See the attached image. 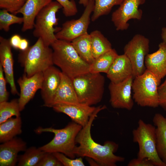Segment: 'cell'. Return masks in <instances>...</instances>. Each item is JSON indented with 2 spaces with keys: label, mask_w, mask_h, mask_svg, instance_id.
Segmentation results:
<instances>
[{
  "label": "cell",
  "mask_w": 166,
  "mask_h": 166,
  "mask_svg": "<svg viewBox=\"0 0 166 166\" xmlns=\"http://www.w3.org/2000/svg\"><path fill=\"white\" fill-rule=\"evenodd\" d=\"M105 108V105L98 106L88 123L82 128L76 138V144L79 145L75 147L74 153L78 157L92 159L100 166H116L117 162L125 160L124 157L114 154L118 150V145L111 141H107L101 145L95 142L91 135V129L94 120L98 113Z\"/></svg>",
  "instance_id": "cell-1"
},
{
  "label": "cell",
  "mask_w": 166,
  "mask_h": 166,
  "mask_svg": "<svg viewBox=\"0 0 166 166\" xmlns=\"http://www.w3.org/2000/svg\"><path fill=\"white\" fill-rule=\"evenodd\" d=\"M50 46L53 64L71 79L89 72L90 65L81 57L71 42L57 39Z\"/></svg>",
  "instance_id": "cell-2"
},
{
  "label": "cell",
  "mask_w": 166,
  "mask_h": 166,
  "mask_svg": "<svg viewBox=\"0 0 166 166\" xmlns=\"http://www.w3.org/2000/svg\"><path fill=\"white\" fill-rule=\"evenodd\" d=\"M82 128L81 126L73 121L60 129L39 127L34 130L36 133L50 132L53 133L54 136L50 142L39 148L45 152H60L74 159L76 156L74 151L76 146V138Z\"/></svg>",
  "instance_id": "cell-3"
},
{
  "label": "cell",
  "mask_w": 166,
  "mask_h": 166,
  "mask_svg": "<svg viewBox=\"0 0 166 166\" xmlns=\"http://www.w3.org/2000/svg\"><path fill=\"white\" fill-rule=\"evenodd\" d=\"M53 53L52 48L45 45L41 38L26 50L21 51L18 61L24 68V74L30 77L53 65Z\"/></svg>",
  "instance_id": "cell-4"
},
{
  "label": "cell",
  "mask_w": 166,
  "mask_h": 166,
  "mask_svg": "<svg viewBox=\"0 0 166 166\" xmlns=\"http://www.w3.org/2000/svg\"><path fill=\"white\" fill-rule=\"evenodd\" d=\"M72 79L79 103L91 106L101 101L105 78L101 73L89 72Z\"/></svg>",
  "instance_id": "cell-5"
},
{
  "label": "cell",
  "mask_w": 166,
  "mask_h": 166,
  "mask_svg": "<svg viewBox=\"0 0 166 166\" xmlns=\"http://www.w3.org/2000/svg\"><path fill=\"white\" fill-rule=\"evenodd\" d=\"M138 126L132 132L133 141L138 143L137 157L147 159L156 166H166L157 153L156 148V127L139 119Z\"/></svg>",
  "instance_id": "cell-6"
},
{
  "label": "cell",
  "mask_w": 166,
  "mask_h": 166,
  "mask_svg": "<svg viewBox=\"0 0 166 166\" xmlns=\"http://www.w3.org/2000/svg\"><path fill=\"white\" fill-rule=\"evenodd\" d=\"M62 8L57 2L52 1L40 11L35 18L33 36L41 38L47 46H50L57 39L55 33L59 31L61 28H55L54 26L58 24L57 13Z\"/></svg>",
  "instance_id": "cell-7"
},
{
  "label": "cell",
  "mask_w": 166,
  "mask_h": 166,
  "mask_svg": "<svg viewBox=\"0 0 166 166\" xmlns=\"http://www.w3.org/2000/svg\"><path fill=\"white\" fill-rule=\"evenodd\" d=\"M159 85L156 77L146 69L143 74L134 78L132 90L134 101L141 107H158L159 106L158 88Z\"/></svg>",
  "instance_id": "cell-8"
},
{
  "label": "cell",
  "mask_w": 166,
  "mask_h": 166,
  "mask_svg": "<svg viewBox=\"0 0 166 166\" xmlns=\"http://www.w3.org/2000/svg\"><path fill=\"white\" fill-rule=\"evenodd\" d=\"M149 43L147 38L142 35L136 34L124 47V54L132 64L134 78L143 74L146 69L144 60L149 52Z\"/></svg>",
  "instance_id": "cell-9"
},
{
  "label": "cell",
  "mask_w": 166,
  "mask_h": 166,
  "mask_svg": "<svg viewBox=\"0 0 166 166\" xmlns=\"http://www.w3.org/2000/svg\"><path fill=\"white\" fill-rule=\"evenodd\" d=\"M94 7V0H89L80 18L67 21L62 24L60 30L55 34L56 38L71 42L77 37L87 33L91 15Z\"/></svg>",
  "instance_id": "cell-10"
},
{
  "label": "cell",
  "mask_w": 166,
  "mask_h": 166,
  "mask_svg": "<svg viewBox=\"0 0 166 166\" xmlns=\"http://www.w3.org/2000/svg\"><path fill=\"white\" fill-rule=\"evenodd\" d=\"M145 0H124L118 8L112 15L111 21L117 30H124L129 26L128 23L131 19L140 20L143 11L139 9Z\"/></svg>",
  "instance_id": "cell-11"
},
{
  "label": "cell",
  "mask_w": 166,
  "mask_h": 166,
  "mask_svg": "<svg viewBox=\"0 0 166 166\" xmlns=\"http://www.w3.org/2000/svg\"><path fill=\"white\" fill-rule=\"evenodd\" d=\"M133 79V76H132L118 83L110 82L109 85V101L113 107L128 110L132 109L134 101L131 90Z\"/></svg>",
  "instance_id": "cell-12"
},
{
  "label": "cell",
  "mask_w": 166,
  "mask_h": 166,
  "mask_svg": "<svg viewBox=\"0 0 166 166\" xmlns=\"http://www.w3.org/2000/svg\"><path fill=\"white\" fill-rule=\"evenodd\" d=\"M97 107L80 103L57 104L52 107L55 111L67 115L73 122L82 127L88 123Z\"/></svg>",
  "instance_id": "cell-13"
},
{
  "label": "cell",
  "mask_w": 166,
  "mask_h": 166,
  "mask_svg": "<svg viewBox=\"0 0 166 166\" xmlns=\"http://www.w3.org/2000/svg\"><path fill=\"white\" fill-rule=\"evenodd\" d=\"M43 78V72L38 73L28 77L25 74L17 81L20 87V93L18 99L20 111L33 98L37 91L41 89Z\"/></svg>",
  "instance_id": "cell-14"
},
{
  "label": "cell",
  "mask_w": 166,
  "mask_h": 166,
  "mask_svg": "<svg viewBox=\"0 0 166 166\" xmlns=\"http://www.w3.org/2000/svg\"><path fill=\"white\" fill-rule=\"evenodd\" d=\"M60 71L51 66L43 72V78L41 95L44 106L52 107L53 101L61 81Z\"/></svg>",
  "instance_id": "cell-15"
},
{
  "label": "cell",
  "mask_w": 166,
  "mask_h": 166,
  "mask_svg": "<svg viewBox=\"0 0 166 166\" xmlns=\"http://www.w3.org/2000/svg\"><path fill=\"white\" fill-rule=\"evenodd\" d=\"M10 40L0 36V64L7 82L13 95L19 94L15 84L14 74V60Z\"/></svg>",
  "instance_id": "cell-16"
},
{
  "label": "cell",
  "mask_w": 166,
  "mask_h": 166,
  "mask_svg": "<svg viewBox=\"0 0 166 166\" xmlns=\"http://www.w3.org/2000/svg\"><path fill=\"white\" fill-rule=\"evenodd\" d=\"M26 143L14 137L0 145V166H14L18 161V154L27 149Z\"/></svg>",
  "instance_id": "cell-17"
},
{
  "label": "cell",
  "mask_w": 166,
  "mask_h": 166,
  "mask_svg": "<svg viewBox=\"0 0 166 166\" xmlns=\"http://www.w3.org/2000/svg\"><path fill=\"white\" fill-rule=\"evenodd\" d=\"M144 64L146 69L154 75L160 85L161 79L166 76V44L160 43L157 51L147 54Z\"/></svg>",
  "instance_id": "cell-18"
},
{
  "label": "cell",
  "mask_w": 166,
  "mask_h": 166,
  "mask_svg": "<svg viewBox=\"0 0 166 166\" xmlns=\"http://www.w3.org/2000/svg\"><path fill=\"white\" fill-rule=\"evenodd\" d=\"M52 0H27L23 6L15 14L23 15L22 32L34 28L36 16L40 11Z\"/></svg>",
  "instance_id": "cell-19"
},
{
  "label": "cell",
  "mask_w": 166,
  "mask_h": 166,
  "mask_svg": "<svg viewBox=\"0 0 166 166\" xmlns=\"http://www.w3.org/2000/svg\"><path fill=\"white\" fill-rule=\"evenodd\" d=\"M106 74L110 82L114 83H119L133 76L132 64L128 57L124 54L118 55Z\"/></svg>",
  "instance_id": "cell-20"
},
{
  "label": "cell",
  "mask_w": 166,
  "mask_h": 166,
  "mask_svg": "<svg viewBox=\"0 0 166 166\" xmlns=\"http://www.w3.org/2000/svg\"><path fill=\"white\" fill-rule=\"evenodd\" d=\"M61 78L60 84L54 97L51 108L57 104L79 103L72 79L61 71Z\"/></svg>",
  "instance_id": "cell-21"
},
{
  "label": "cell",
  "mask_w": 166,
  "mask_h": 166,
  "mask_svg": "<svg viewBox=\"0 0 166 166\" xmlns=\"http://www.w3.org/2000/svg\"><path fill=\"white\" fill-rule=\"evenodd\" d=\"M153 122L156 127V148L159 156L166 164V117L156 113Z\"/></svg>",
  "instance_id": "cell-22"
},
{
  "label": "cell",
  "mask_w": 166,
  "mask_h": 166,
  "mask_svg": "<svg viewBox=\"0 0 166 166\" xmlns=\"http://www.w3.org/2000/svg\"><path fill=\"white\" fill-rule=\"evenodd\" d=\"M20 117H11L0 124V142L8 141L22 133Z\"/></svg>",
  "instance_id": "cell-23"
},
{
  "label": "cell",
  "mask_w": 166,
  "mask_h": 166,
  "mask_svg": "<svg viewBox=\"0 0 166 166\" xmlns=\"http://www.w3.org/2000/svg\"><path fill=\"white\" fill-rule=\"evenodd\" d=\"M71 43L81 57L90 65L93 62L91 38L88 33L74 39Z\"/></svg>",
  "instance_id": "cell-24"
},
{
  "label": "cell",
  "mask_w": 166,
  "mask_h": 166,
  "mask_svg": "<svg viewBox=\"0 0 166 166\" xmlns=\"http://www.w3.org/2000/svg\"><path fill=\"white\" fill-rule=\"evenodd\" d=\"M118 55L116 50L112 49L94 59L90 65L89 72L107 73L116 58Z\"/></svg>",
  "instance_id": "cell-25"
},
{
  "label": "cell",
  "mask_w": 166,
  "mask_h": 166,
  "mask_svg": "<svg viewBox=\"0 0 166 166\" xmlns=\"http://www.w3.org/2000/svg\"><path fill=\"white\" fill-rule=\"evenodd\" d=\"M89 34L92 52L94 59L112 49L110 42L100 31L95 30Z\"/></svg>",
  "instance_id": "cell-26"
},
{
  "label": "cell",
  "mask_w": 166,
  "mask_h": 166,
  "mask_svg": "<svg viewBox=\"0 0 166 166\" xmlns=\"http://www.w3.org/2000/svg\"><path fill=\"white\" fill-rule=\"evenodd\" d=\"M18 157V166H36L45 153L39 148L32 146Z\"/></svg>",
  "instance_id": "cell-27"
},
{
  "label": "cell",
  "mask_w": 166,
  "mask_h": 166,
  "mask_svg": "<svg viewBox=\"0 0 166 166\" xmlns=\"http://www.w3.org/2000/svg\"><path fill=\"white\" fill-rule=\"evenodd\" d=\"M124 0H94V7L91 20L95 21L102 16L108 14L115 6L120 5Z\"/></svg>",
  "instance_id": "cell-28"
},
{
  "label": "cell",
  "mask_w": 166,
  "mask_h": 166,
  "mask_svg": "<svg viewBox=\"0 0 166 166\" xmlns=\"http://www.w3.org/2000/svg\"><path fill=\"white\" fill-rule=\"evenodd\" d=\"M20 112L18 99L0 103V124L12 116L20 117Z\"/></svg>",
  "instance_id": "cell-29"
},
{
  "label": "cell",
  "mask_w": 166,
  "mask_h": 166,
  "mask_svg": "<svg viewBox=\"0 0 166 166\" xmlns=\"http://www.w3.org/2000/svg\"><path fill=\"white\" fill-rule=\"evenodd\" d=\"M22 17H18L13 14H10L7 10L2 9L0 11V30L5 32L10 30V25L15 24L23 23Z\"/></svg>",
  "instance_id": "cell-30"
},
{
  "label": "cell",
  "mask_w": 166,
  "mask_h": 166,
  "mask_svg": "<svg viewBox=\"0 0 166 166\" xmlns=\"http://www.w3.org/2000/svg\"><path fill=\"white\" fill-rule=\"evenodd\" d=\"M27 0H0V8L15 15Z\"/></svg>",
  "instance_id": "cell-31"
},
{
  "label": "cell",
  "mask_w": 166,
  "mask_h": 166,
  "mask_svg": "<svg viewBox=\"0 0 166 166\" xmlns=\"http://www.w3.org/2000/svg\"><path fill=\"white\" fill-rule=\"evenodd\" d=\"M53 154L65 166H84V164L82 157L76 159L67 157V156L61 153L55 152L53 153Z\"/></svg>",
  "instance_id": "cell-32"
},
{
  "label": "cell",
  "mask_w": 166,
  "mask_h": 166,
  "mask_svg": "<svg viewBox=\"0 0 166 166\" xmlns=\"http://www.w3.org/2000/svg\"><path fill=\"white\" fill-rule=\"evenodd\" d=\"M62 6L63 12L66 17L75 15L78 10L75 1L74 0H55Z\"/></svg>",
  "instance_id": "cell-33"
},
{
  "label": "cell",
  "mask_w": 166,
  "mask_h": 166,
  "mask_svg": "<svg viewBox=\"0 0 166 166\" xmlns=\"http://www.w3.org/2000/svg\"><path fill=\"white\" fill-rule=\"evenodd\" d=\"M53 153L46 152L36 166H62Z\"/></svg>",
  "instance_id": "cell-34"
},
{
  "label": "cell",
  "mask_w": 166,
  "mask_h": 166,
  "mask_svg": "<svg viewBox=\"0 0 166 166\" xmlns=\"http://www.w3.org/2000/svg\"><path fill=\"white\" fill-rule=\"evenodd\" d=\"M4 72L0 64V103L7 101L9 93L6 89V81L4 76Z\"/></svg>",
  "instance_id": "cell-35"
},
{
  "label": "cell",
  "mask_w": 166,
  "mask_h": 166,
  "mask_svg": "<svg viewBox=\"0 0 166 166\" xmlns=\"http://www.w3.org/2000/svg\"><path fill=\"white\" fill-rule=\"evenodd\" d=\"M159 106L166 111V76L164 82L159 85L158 88Z\"/></svg>",
  "instance_id": "cell-36"
},
{
  "label": "cell",
  "mask_w": 166,
  "mask_h": 166,
  "mask_svg": "<svg viewBox=\"0 0 166 166\" xmlns=\"http://www.w3.org/2000/svg\"><path fill=\"white\" fill-rule=\"evenodd\" d=\"M128 166H154L153 163L147 159L137 158L131 160L127 164Z\"/></svg>",
  "instance_id": "cell-37"
},
{
  "label": "cell",
  "mask_w": 166,
  "mask_h": 166,
  "mask_svg": "<svg viewBox=\"0 0 166 166\" xmlns=\"http://www.w3.org/2000/svg\"><path fill=\"white\" fill-rule=\"evenodd\" d=\"M21 39L22 38L18 34L13 35L10 39V43L11 46L15 49H18Z\"/></svg>",
  "instance_id": "cell-38"
},
{
  "label": "cell",
  "mask_w": 166,
  "mask_h": 166,
  "mask_svg": "<svg viewBox=\"0 0 166 166\" xmlns=\"http://www.w3.org/2000/svg\"><path fill=\"white\" fill-rule=\"evenodd\" d=\"M29 47L28 41L25 39H22L19 44L18 49L21 51L26 50Z\"/></svg>",
  "instance_id": "cell-39"
},
{
  "label": "cell",
  "mask_w": 166,
  "mask_h": 166,
  "mask_svg": "<svg viewBox=\"0 0 166 166\" xmlns=\"http://www.w3.org/2000/svg\"><path fill=\"white\" fill-rule=\"evenodd\" d=\"M161 36L163 42L166 44V27L162 29Z\"/></svg>",
  "instance_id": "cell-40"
},
{
  "label": "cell",
  "mask_w": 166,
  "mask_h": 166,
  "mask_svg": "<svg viewBox=\"0 0 166 166\" xmlns=\"http://www.w3.org/2000/svg\"><path fill=\"white\" fill-rule=\"evenodd\" d=\"M89 0H79V3L85 7L87 5Z\"/></svg>",
  "instance_id": "cell-41"
}]
</instances>
